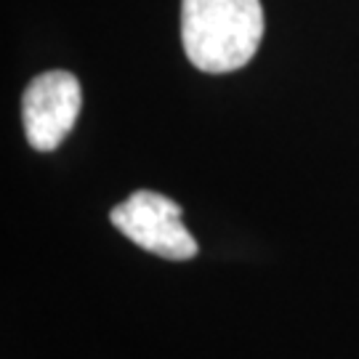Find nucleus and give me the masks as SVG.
<instances>
[{"instance_id": "obj_1", "label": "nucleus", "mask_w": 359, "mask_h": 359, "mask_svg": "<svg viewBox=\"0 0 359 359\" xmlns=\"http://www.w3.org/2000/svg\"><path fill=\"white\" fill-rule=\"evenodd\" d=\"M264 38L261 0H181V43L200 72L245 67Z\"/></svg>"}, {"instance_id": "obj_3", "label": "nucleus", "mask_w": 359, "mask_h": 359, "mask_svg": "<svg viewBox=\"0 0 359 359\" xmlns=\"http://www.w3.org/2000/svg\"><path fill=\"white\" fill-rule=\"evenodd\" d=\"M83 90L72 72L51 69L32 77L22 96V123L32 149L53 152L75 128Z\"/></svg>"}, {"instance_id": "obj_2", "label": "nucleus", "mask_w": 359, "mask_h": 359, "mask_svg": "<svg viewBox=\"0 0 359 359\" xmlns=\"http://www.w3.org/2000/svg\"><path fill=\"white\" fill-rule=\"evenodd\" d=\"M109 221L123 237L152 256L189 261L197 256V240L181 221V205L152 189H136L109 210Z\"/></svg>"}]
</instances>
